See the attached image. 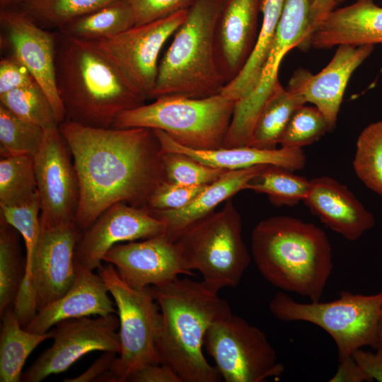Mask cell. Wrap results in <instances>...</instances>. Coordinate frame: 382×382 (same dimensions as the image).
Masks as SVG:
<instances>
[{
    "instance_id": "d6986e66",
    "label": "cell",
    "mask_w": 382,
    "mask_h": 382,
    "mask_svg": "<svg viewBox=\"0 0 382 382\" xmlns=\"http://www.w3.org/2000/svg\"><path fill=\"white\" fill-rule=\"evenodd\" d=\"M373 45L338 46L330 62L313 74L300 69L291 78L287 89L315 105L335 127L343 96L354 71L369 57Z\"/></svg>"
},
{
    "instance_id": "f546056e",
    "label": "cell",
    "mask_w": 382,
    "mask_h": 382,
    "mask_svg": "<svg viewBox=\"0 0 382 382\" xmlns=\"http://www.w3.org/2000/svg\"><path fill=\"white\" fill-rule=\"evenodd\" d=\"M294 172L280 166L266 165L246 183L244 190L267 195L270 202L276 207L294 206L303 201L311 183L310 180Z\"/></svg>"
},
{
    "instance_id": "ba28073f",
    "label": "cell",
    "mask_w": 382,
    "mask_h": 382,
    "mask_svg": "<svg viewBox=\"0 0 382 382\" xmlns=\"http://www.w3.org/2000/svg\"><path fill=\"white\" fill-rule=\"evenodd\" d=\"M269 308L278 320L307 322L324 330L335 341L341 360L364 346L375 348L382 291L372 295L342 291L335 300L311 303L297 302L280 291L272 299Z\"/></svg>"
},
{
    "instance_id": "484cf974",
    "label": "cell",
    "mask_w": 382,
    "mask_h": 382,
    "mask_svg": "<svg viewBox=\"0 0 382 382\" xmlns=\"http://www.w3.org/2000/svg\"><path fill=\"white\" fill-rule=\"evenodd\" d=\"M1 316L0 381L18 382L27 358L41 342L54 337V329L43 334L28 331L21 325L13 306Z\"/></svg>"
},
{
    "instance_id": "7bdbcfd3",
    "label": "cell",
    "mask_w": 382,
    "mask_h": 382,
    "mask_svg": "<svg viewBox=\"0 0 382 382\" xmlns=\"http://www.w3.org/2000/svg\"><path fill=\"white\" fill-rule=\"evenodd\" d=\"M126 381L131 382H183L169 366L160 364L145 365L132 372Z\"/></svg>"
},
{
    "instance_id": "f35d334b",
    "label": "cell",
    "mask_w": 382,
    "mask_h": 382,
    "mask_svg": "<svg viewBox=\"0 0 382 382\" xmlns=\"http://www.w3.org/2000/svg\"><path fill=\"white\" fill-rule=\"evenodd\" d=\"M162 161L166 180L187 186L209 185L228 170L203 164L180 152L163 151Z\"/></svg>"
},
{
    "instance_id": "52a82bcc",
    "label": "cell",
    "mask_w": 382,
    "mask_h": 382,
    "mask_svg": "<svg viewBox=\"0 0 382 382\" xmlns=\"http://www.w3.org/2000/svg\"><path fill=\"white\" fill-rule=\"evenodd\" d=\"M175 242L188 270H197L202 284L216 294L237 286L251 261L243 239L241 217L231 198L221 209L187 228Z\"/></svg>"
},
{
    "instance_id": "603a6c76",
    "label": "cell",
    "mask_w": 382,
    "mask_h": 382,
    "mask_svg": "<svg viewBox=\"0 0 382 382\" xmlns=\"http://www.w3.org/2000/svg\"><path fill=\"white\" fill-rule=\"evenodd\" d=\"M378 43H382V7L374 0H357L330 11L310 35L306 48Z\"/></svg>"
},
{
    "instance_id": "1f68e13d",
    "label": "cell",
    "mask_w": 382,
    "mask_h": 382,
    "mask_svg": "<svg viewBox=\"0 0 382 382\" xmlns=\"http://www.w3.org/2000/svg\"><path fill=\"white\" fill-rule=\"evenodd\" d=\"M353 168L359 180L382 197V120L369 124L359 135Z\"/></svg>"
},
{
    "instance_id": "7a4b0ae2",
    "label": "cell",
    "mask_w": 382,
    "mask_h": 382,
    "mask_svg": "<svg viewBox=\"0 0 382 382\" xmlns=\"http://www.w3.org/2000/svg\"><path fill=\"white\" fill-rule=\"evenodd\" d=\"M55 68L65 120L109 128L120 113L146 100L92 41L56 33Z\"/></svg>"
},
{
    "instance_id": "f1b7e54d",
    "label": "cell",
    "mask_w": 382,
    "mask_h": 382,
    "mask_svg": "<svg viewBox=\"0 0 382 382\" xmlns=\"http://www.w3.org/2000/svg\"><path fill=\"white\" fill-rule=\"evenodd\" d=\"M130 7L123 0H116L81 16L58 29L67 36L95 41L117 35L135 25Z\"/></svg>"
},
{
    "instance_id": "681fc988",
    "label": "cell",
    "mask_w": 382,
    "mask_h": 382,
    "mask_svg": "<svg viewBox=\"0 0 382 382\" xmlns=\"http://www.w3.org/2000/svg\"><path fill=\"white\" fill-rule=\"evenodd\" d=\"M29 0H0L1 7H8L9 5L15 4H23Z\"/></svg>"
},
{
    "instance_id": "bcb514c9",
    "label": "cell",
    "mask_w": 382,
    "mask_h": 382,
    "mask_svg": "<svg viewBox=\"0 0 382 382\" xmlns=\"http://www.w3.org/2000/svg\"><path fill=\"white\" fill-rule=\"evenodd\" d=\"M330 382H363L369 381L353 357L339 360V366Z\"/></svg>"
},
{
    "instance_id": "7c38bea8",
    "label": "cell",
    "mask_w": 382,
    "mask_h": 382,
    "mask_svg": "<svg viewBox=\"0 0 382 382\" xmlns=\"http://www.w3.org/2000/svg\"><path fill=\"white\" fill-rule=\"evenodd\" d=\"M309 29V0H284L282 15L259 79L244 98L236 102L228 128L233 139L248 141L257 118L279 81V69L294 47L304 48Z\"/></svg>"
},
{
    "instance_id": "d6a6232c",
    "label": "cell",
    "mask_w": 382,
    "mask_h": 382,
    "mask_svg": "<svg viewBox=\"0 0 382 382\" xmlns=\"http://www.w3.org/2000/svg\"><path fill=\"white\" fill-rule=\"evenodd\" d=\"M0 103L21 119L45 130L59 125L52 103L37 82L0 96Z\"/></svg>"
},
{
    "instance_id": "836d02e7",
    "label": "cell",
    "mask_w": 382,
    "mask_h": 382,
    "mask_svg": "<svg viewBox=\"0 0 382 382\" xmlns=\"http://www.w3.org/2000/svg\"><path fill=\"white\" fill-rule=\"evenodd\" d=\"M18 231L0 217V313L13 306L24 271Z\"/></svg>"
},
{
    "instance_id": "4316f807",
    "label": "cell",
    "mask_w": 382,
    "mask_h": 382,
    "mask_svg": "<svg viewBox=\"0 0 382 382\" xmlns=\"http://www.w3.org/2000/svg\"><path fill=\"white\" fill-rule=\"evenodd\" d=\"M284 4V0H261L262 21L254 50L241 72L220 93L238 101L253 88L267 57Z\"/></svg>"
},
{
    "instance_id": "4fadbf2b",
    "label": "cell",
    "mask_w": 382,
    "mask_h": 382,
    "mask_svg": "<svg viewBox=\"0 0 382 382\" xmlns=\"http://www.w3.org/2000/svg\"><path fill=\"white\" fill-rule=\"evenodd\" d=\"M187 15V9L182 10L163 18L135 25L113 37L92 42L113 62L137 92L146 99L151 98L161 51Z\"/></svg>"
},
{
    "instance_id": "ac0fdd59",
    "label": "cell",
    "mask_w": 382,
    "mask_h": 382,
    "mask_svg": "<svg viewBox=\"0 0 382 382\" xmlns=\"http://www.w3.org/2000/svg\"><path fill=\"white\" fill-rule=\"evenodd\" d=\"M103 261L112 264L129 286L141 289L172 282L180 275H192L178 245L165 234L114 245Z\"/></svg>"
},
{
    "instance_id": "8d00e7d4",
    "label": "cell",
    "mask_w": 382,
    "mask_h": 382,
    "mask_svg": "<svg viewBox=\"0 0 382 382\" xmlns=\"http://www.w3.org/2000/svg\"><path fill=\"white\" fill-rule=\"evenodd\" d=\"M116 0H29L23 11L36 22L57 29Z\"/></svg>"
},
{
    "instance_id": "e0dca14e",
    "label": "cell",
    "mask_w": 382,
    "mask_h": 382,
    "mask_svg": "<svg viewBox=\"0 0 382 382\" xmlns=\"http://www.w3.org/2000/svg\"><path fill=\"white\" fill-rule=\"evenodd\" d=\"M164 224L147 207L117 202L107 209L81 233L76 245L75 262L93 271L105 255L116 244L165 234Z\"/></svg>"
},
{
    "instance_id": "7402d4cb",
    "label": "cell",
    "mask_w": 382,
    "mask_h": 382,
    "mask_svg": "<svg viewBox=\"0 0 382 382\" xmlns=\"http://www.w3.org/2000/svg\"><path fill=\"white\" fill-rule=\"evenodd\" d=\"M109 294L98 274H94L76 262L75 279L69 289L38 311L24 328L31 332L43 334L65 320L114 314L117 311Z\"/></svg>"
},
{
    "instance_id": "9c48e42d",
    "label": "cell",
    "mask_w": 382,
    "mask_h": 382,
    "mask_svg": "<svg viewBox=\"0 0 382 382\" xmlns=\"http://www.w3.org/2000/svg\"><path fill=\"white\" fill-rule=\"evenodd\" d=\"M98 274L115 300L119 316L121 350L110 371L115 381H126L139 368L161 363L156 349L160 308L152 286L137 289L129 286L112 264L101 265Z\"/></svg>"
},
{
    "instance_id": "3957f363",
    "label": "cell",
    "mask_w": 382,
    "mask_h": 382,
    "mask_svg": "<svg viewBox=\"0 0 382 382\" xmlns=\"http://www.w3.org/2000/svg\"><path fill=\"white\" fill-rule=\"evenodd\" d=\"M152 287L161 311L156 339L161 363L170 366L183 382L220 381L202 347L211 325L232 313L228 302L190 278Z\"/></svg>"
},
{
    "instance_id": "f907efd6",
    "label": "cell",
    "mask_w": 382,
    "mask_h": 382,
    "mask_svg": "<svg viewBox=\"0 0 382 382\" xmlns=\"http://www.w3.org/2000/svg\"><path fill=\"white\" fill-rule=\"evenodd\" d=\"M346 1H347V0H336V4H337L339 3H342V2Z\"/></svg>"
},
{
    "instance_id": "9a60e30c",
    "label": "cell",
    "mask_w": 382,
    "mask_h": 382,
    "mask_svg": "<svg viewBox=\"0 0 382 382\" xmlns=\"http://www.w3.org/2000/svg\"><path fill=\"white\" fill-rule=\"evenodd\" d=\"M119 318L114 314L81 317L59 322L52 345L23 374L21 381L39 382L66 371L85 354L95 351L120 354Z\"/></svg>"
},
{
    "instance_id": "30bf717a",
    "label": "cell",
    "mask_w": 382,
    "mask_h": 382,
    "mask_svg": "<svg viewBox=\"0 0 382 382\" xmlns=\"http://www.w3.org/2000/svg\"><path fill=\"white\" fill-rule=\"evenodd\" d=\"M204 346L226 382H263L284 371L265 333L232 313L211 325Z\"/></svg>"
},
{
    "instance_id": "6da1fadb",
    "label": "cell",
    "mask_w": 382,
    "mask_h": 382,
    "mask_svg": "<svg viewBox=\"0 0 382 382\" xmlns=\"http://www.w3.org/2000/svg\"><path fill=\"white\" fill-rule=\"evenodd\" d=\"M73 156L80 186L75 225L81 233L117 202L147 207L166 180L163 150L151 129L58 125Z\"/></svg>"
},
{
    "instance_id": "83f0119b",
    "label": "cell",
    "mask_w": 382,
    "mask_h": 382,
    "mask_svg": "<svg viewBox=\"0 0 382 382\" xmlns=\"http://www.w3.org/2000/svg\"><path fill=\"white\" fill-rule=\"evenodd\" d=\"M306 103L301 95L284 88L278 81L257 118L249 146L277 149L293 114Z\"/></svg>"
},
{
    "instance_id": "f6af8a7d",
    "label": "cell",
    "mask_w": 382,
    "mask_h": 382,
    "mask_svg": "<svg viewBox=\"0 0 382 382\" xmlns=\"http://www.w3.org/2000/svg\"><path fill=\"white\" fill-rule=\"evenodd\" d=\"M116 353L104 352L98 359L83 373L73 378H66V382H89L98 379L109 371L117 358Z\"/></svg>"
},
{
    "instance_id": "8fae6325",
    "label": "cell",
    "mask_w": 382,
    "mask_h": 382,
    "mask_svg": "<svg viewBox=\"0 0 382 382\" xmlns=\"http://www.w3.org/2000/svg\"><path fill=\"white\" fill-rule=\"evenodd\" d=\"M81 235L75 224L41 228L30 279L19 288L13 304L23 328L38 311L63 296L73 284L75 248Z\"/></svg>"
},
{
    "instance_id": "5bb4252c",
    "label": "cell",
    "mask_w": 382,
    "mask_h": 382,
    "mask_svg": "<svg viewBox=\"0 0 382 382\" xmlns=\"http://www.w3.org/2000/svg\"><path fill=\"white\" fill-rule=\"evenodd\" d=\"M34 162L41 228L75 224L79 181L71 151L58 126L45 130Z\"/></svg>"
},
{
    "instance_id": "7dc6e473",
    "label": "cell",
    "mask_w": 382,
    "mask_h": 382,
    "mask_svg": "<svg viewBox=\"0 0 382 382\" xmlns=\"http://www.w3.org/2000/svg\"><path fill=\"white\" fill-rule=\"evenodd\" d=\"M336 5V0H309V29L308 39L318 25L332 11Z\"/></svg>"
},
{
    "instance_id": "e575fe53",
    "label": "cell",
    "mask_w": 382,
    "mask_h": 382,
    "mask_svg": "<svg viewBox=\"0 0 382 382\" xmlns=\"http://www.w3.org/2000/svg\"><path fill=\"white\" fill-rule=\"evenodd\" d=\"M45 129L26 122L0 103L1 157L27 154L33 157L40 149Z\"/></svg>"
},
{
    "instance_id": "d4e9b609",
    "label": "cell",
    "mask_w": 382,
    "mask_h": 382,
    "mask_svg": "<svg viewBox=\"0 0 382 382\" xmlns=\"http://www.w3.org/2000/svg\"><path fill=\"white\" fill-rule=\"evenodd\" d=\"M266 165L228 170L214 183L207 185L185 207L175 210L149 209L150 213L165 225V236L175 242L187 228L214 212L221 202L231 198L256 176Z\"/></svg>"
},
{
    "instance_id": "60d3db41",
    "label": "cell",
    "mask_w": 382,
    "mask_h": 382,
    "mask_svg": "<svg viewBox=\"0 0 382 382\" xmlns=\"http://www.w3.org/2000/svg\"><path fill=\"white\" fill-rule=\"evenodd\" d=\"M132 9L136 25L145 24L188 9L193 0H123Z\"/></svg>"
},
{
    "instance_id": "c3c4849f",
    "label": "cell",
    "mask_w": 382,
    "mask_h": 382,
    "mask_svg": "<svg viewBox=\"0 0 382 382\" xmlns=\"http://www.w3.org/2000/svg\"><path fill=\"white\" fill-rule=\"evenodd\" d=\"M375 349L382 356V313L378 325Z\"/></svg>"
},
{
    "instance_id": "b9f144b4",
    "label": "cell",
    "mask_w": 382,
    "mask_h": 382,
    "mask_svg": "<svg viewBox=\"0 0 382 382\" xmlns=\"http://www.w3.org/2000/svg\"><path fill=\"white\" fill-rule=\"evenodd\" d=\"M36 82L28 69L13 56L0 62V96Z\"/></svg>"
},
{
    "instance_id": "8992f818",
    "label": "cell",
    "mask_w": 382,
    "mask_h": 382,
    "mask_svg": "<svg viewBox=\"0 0 382 382\" xmlns=\"http://www.w3.org/2000/svg\"><path fill=\"white\" fill-rule=\"evenodd\" d=\"M236 102L221 93L202 98L163 96L122 112L111 127L159 129L185 147L217 149L224 146Z\"/></svg>"
},
{
    "instance_id": "2e32d148",
    "label": "cell",
    "mask_w": 382,
    "mask_h": 382,
    "mask_svg": "<svg viewBox=\"0 0 382 382\" xmlns=\"http://www.w3.org/2000/svg\"><path fill=\"white\" fill-rule=\"evenodd\" d=\"M0 21L12 56L25 66L44 91L59 125L65 120V112L57 87L56 33L42 29L23 10L1 7Z\"/></svg>"
},
{
    "instance_id": "74e56055",
    "label": "cell",
    "mask_w": 382,
    "mask_h": 382,
    "mask_svg": "<svg viewBox=\"0 0 382 382\" xmlns=\"http://www.w3.org/2000/svg\"><path fill=\"white\" fill-rule=\"evenodd\" d=\"M333 128L316 108L303 105L291 117L280 139L281 147L302 149L320 139Z\"/></svg>"
},
{
    "instance_id": "ee69618b",
    "label": "cell",
    "mask_w": 382,
    "mask_h": 382,
    "mask_svg": "<svg viewBox=\"0 0 382 382\" xmlns=\"http://www.w3.org/2000/svg\"><path fill=\"white\" fill-rule=\"evenodd\" d=\"M352 357L369 381L376 380L382 382V356L380 354L360 348L354 351Z\"/></svg>"
},
{
    "instance_id": "5b68a950",
    "label": "cell",
    "mask_w": 382,
    "mask_h": 382,
    "mask_svg": "<svg viewBox=\"0 0 382 382\" xmlns=\"http://www.w3.org/2000/svg\"><path fill=\"white\" fill-rule=\"evenodd\" d=\"M224 0H193L161 62L151 98H202L219 93L226 81L216 53L215 33Z\"/></svg>"
},
{
    "instance_id": "d590c367",
    "label": "cell",
    "mask_w": 382,
    "mask_h": 382,
    "mask_svg": "<svg viewBox=\"0 0 382 382\" xmlns=\"http://www.w3.org/2000/svg\"><path fill=\"white\" fill-rule=\"evenodd\" d=\"M40 209L37 191L23 204L0 207V217L21 235L25 245V272L20 287L27 284L30 277L33 258L41 232Z\"/></svg>"
},
{
    "instance_id": "4dcf8cb0",
    "label": "cell",
    "mask_w": 382,
    "mask_h": 382,
    "mask_svg": "<svg viewBox=\"0 0 382 382\" xmlns=\"http://www.w3.org/2000/svg\"><path fill=\"white\" fill-rule=\"evenodd\" d=\"M37 191L33 156L21 154L1 157L0 207L23 204Z\"/></svg>"
},
{
    "instance_id": "44dd1931",
    "label": "cell",
    "mask_w": 382,
    "mask_h": 382,
    "mask_svg": "<svg viewBox=\"0 0 382 382\" xmlns=\"http://www.w3.org/2000/svg\"><path fill=\"white\" fill-rule=\"evenodd\" d=\"M310 183L303 202L332 231L354 241L374 226L373 214L346 185L328 176L313 178Z\"/></svg>"
},
{
    "instance_id": "cb8c5ba5",
    "label": "cell",
    "mask_w": 382,
    "mask_h": 382,
    "mask_svg": "<svg viewBox=\"0 0 382 382\" xmlns=\"http://www.w3.org/2000/svg\"><path fill=\"white\" fill-rule=\"evenodd\" d=\"M154 131L163 151L183 153L203 164L215 168L233 170L260 165H273L296 171L302 170L306 163V157L302 149L280 147L268 150L245 146L195 149L177 143L162 130Z\"/></svg>"
},
{
    "instance_id": "ab89813d",
    "label": "cell",
    "mask_w": 382,
    "mask_h": 382,
    "mask_svg": "<svg viewBox=\"0 0 382 382\" xmlns=\"http://www.w3.org/2000/svg\"><path fill=\"white\" fill-rule=\"evenodd\" d=\"M207 185L187 186L162 182L153 192L147 208L175 210L187 205Z\"/></svg>"
},
{
    "instance_id": "ffe728a7",
    "label": "cell",
    "mask_w": 382,
    "mask_h": 382,
    "mask_svg": "<svg viewBox=\"0 0 382 382\" xmlns=\"http://www.w3.org/2000/svg\"><path fill=\"white\" fill-rule=\"evenodd\" d=\"M261 0H224L216 27L218 65L226 81L241 72L255 46Z\"/></svg>"
},
{
    "instance_id": "277c9868",
    "label": "cell",
    "mask_w": 382,
    "mask_h": 382,
    "mask_svg": "<svg viewBox=\"0 0 382 382\" xmlns=\"http://www.w3.org/2000/svg\"><path fill=\"white\" fill-rule=\"evenodd\" d=\"M251 253L262 276L273 286L319 301L332 270L325 231L288 216L260 221L251 234Z\"/></svg>"
}]
</instances>
